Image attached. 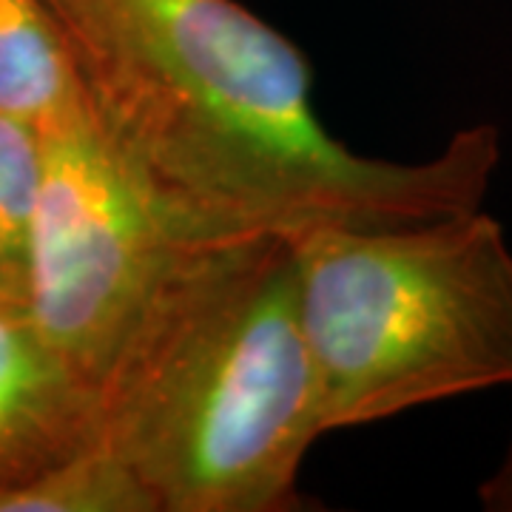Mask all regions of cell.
Returning a JSON list of instances; mask_svg holds the SVG:
<instances>
[{"instance_id": "obj_7", "label": "cell", "mask_w": 512, "mask_h": 512, "mask_svg": "<svg viewBox=\"0 0 512 512\" xmlns=\"http://www.w3.org/2000/svg\"><path fill=\"white\" fill-rule=\"evenodd\" d=\"M43 183L40 126L0 114V296L26 302L32 231Z\"/></svg>"}, {"instance_id": "obj_4", "label": "cell", "mask_w": 512, "mask_h": 512, "mask_svg": "<svg viewBox=\"0 0 512 512\" xmlns=\"http://www.w3.org/2000/svg\"><path fill=\"white\" fill-rule=\"evenodd\" d=\"M40 137L43 183L26 305L97 390L165 271L214 231L151 188L100 123L83 83L40 123Z\"/></svg>"}, {"instance_id": "obj_2", "label": "cell", "mask_w": 512, "mask_h": 512, "mask_svg": "<svg viewBox=\"0 0 512 512\" xmlns=\"http://www.w3.org/2000/svg\"><path fill=\"white\" fill-rule=\"evenodd\" d=\"M100 447L157 512H305L322 439L291 237L211 234L165 271L97 384Z\"/></svg>"}, {"instance_id": "obj_3", "label": "cell", "mask_w": 512, "mask_h": 512, "mask_svg": "<svg viewBox=\"0 0 512 512\" xmlns=\"http://www.w3.org/2000/svg\"><path fill=\"white\" fill-rule=\"evenodd\" d=\"M291 245L325 436L512 384V248L484 208Z\"/></svg>"}, {"instance_id": "obj_9", "label": "cell", "mask_w": 512, "mask_h": 512, "mask_svg": "<svg viewBox=\"0 0 512 512\" xmlns=\"http://www.w3.org/2000/svg\"><path fill=\"white\" fill-rule=\"evenodd\" d=\"M478 501L487 512H512V439L498 467L481 481Z\"/></svg>"}, {"instance_id": "obj_5", "label": "cell", "mask_w": 512, "mask_h": 512, "mask_svg": "<svg viewBox=\"0 0 512 512\" xmlns=\"http://www.w3.org/2000/svg\"><path fill=\"white\" fill-rule=\"evenodd\" d=\"M97 447L94 384L49 342L26 302L0 296V493Z\"/></svg>"}, {"instance_id": "obj_8", "label": "cell", "mask_w": 512, "mask_h": 512, "mask_svg": "<svg viewBox=\"0 0 512 512\" xmlns=\"http://www.w3.org/2000/svg\"><path fill=\"white\" fill-rule=\"evenodd\" d=\"M0 512H157V507L126 464L97 447L0 493Z\"/></svg>"}, {"instance_id": "obj_6", "label": "cell", "mask_w": 512, "mask_h": 512, "mask_svg": "<svg viewBox=\"0 0 512 512\" xmlns=\"http://www.w3.org/2000/svg\"><path fill=\"white\" fill-rule=\"evenodd\" d=\"M80 89L49 0H0V114L46 123Z\"/></svg>"}, {"instance_id": "obj_1", "label": "cell", "mask_w": 512, "mask_h": 512, "mask_svg": "<svg viewBox=\"0 0 512 512\" xmlns=\"http://www.w3.org/2000/svg\"><path fill=\"white\" fill-rule=\"evenodd\" d=\"M77 77L131 165L214 234L396 228L484 208L490 123L436 157L350 151L313 109L311 63L237 0H49Z\"/></svg>"}]
</instances>
